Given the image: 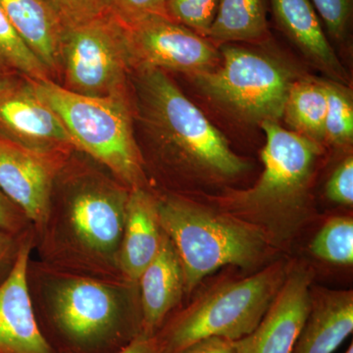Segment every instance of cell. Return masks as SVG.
<instances>
[{"mask_svg": "<svg viewBox=\"0 0 353 353\" xmlns=\"http://www.w3.org/2000/svg\"><path fill=\"white\" fill-rule=\"evenodd\" d=\"M134 71L139 117L158 145L213 175L234 176L246 170L248 163L166 72L150 67Z\"/></svg>", "mask_w": 353, "mask_h": 353, "instance_id": "1", "label": "cell"}, {"mask_svg": "<svg viewBox=\"0 0 353 353\" xmlns=\"http://www.w3.org/2000/svg\"><path fill=\"white\" fill-rule=\"evenodd\" d=\"M30 81L61 120L75 148L105 165L123 182L139 187L143 180V161L134 136L128 94L88 97L51 79Z\"/></svg>", "mask_w": 353, "mask_h": 353, "instance_id": "2", "label": "cell"}, {"mask_svg": "<svg viewBox=\"0 0 353 353\" xmlns=\"http://www.w3.org/2000/svg\"><path fill=\"white\" fill-rule=\"evenodd\" d=\"M157 211L182 265L188 290L227 265L248 266L261 250L256 232L188 202L164 199L157 202Z\"/></svg>", "mask_w": 353, "mask_h": 353, "instance_id": "3", "label": "cell"}, {"mask_svg": "<svg viewBox=\"0 0 353 353\" xmlns=\"http://www.w3.org/2000/svg\"><path fill=\"white\" fill-rule=\"evenodd\" d=\"M223 63L190 76L199 90L228 112L246 122L279 121L294 73L275 58L225 44Z\"/></svg>", "mask_w": 353, "mask_h": 353, "instance_id": "4", "label": "cell"}, {"mask_svg": "<svg viewBox=\"0 0 353 353\" xmlns=\"http://www.w3.org/2000/svg\"><path fill=\"white\" fill-rule=\"evenodd\" d=\"M282 285L280 269L223 285L190 309L172 326L163 353H176L209 336L238 341L259 326Z\"/></svg>", "mask_w": 353, "mask_h": 353, "instance_id": "5", "label": "cell"}, {"mask_svg": "<svg viewBox=\"0 0 353 353\" xmlns=\"http://www.w3.org/2000/svg\"><path fill=\"white\" fill-rule=\"evenodd\" d=\"M131 70L126 27L110 12L64 30L60 71L67 90L95 97L128 94Z\"/></svg>", "mask_w": 353, "mask_h": 353, "instance_id": "6", "label": "cell"}, {"mask_svg": "<svg viewBox=\"0 0 353 353\" xmlns=\"http://www.w3.org/2000/svg\"><path fill=\"white\" fill-rule=\"evenodd\" d=\"M260 125L266 136L261 154L263 173L254 187L233 196L236 208L248 210L279 209L296 201L321 152L319 143L288 131L277 121H264Z\"/></svg>", "mask_w": 353, "mask_h": 353, "instance_id": "7", "label": "cell"}, {"mask_svg": "<svg viewBox=\"0 0 353 353\" xmlns=\"http://www.w3.org/2000/svg\"><path fill=\"white\" fill-rule=\"evenodd\" d=\"M126 29L132 70L150 67L192 76L219 62L214 44L170 18H148Z\"/></svg>", "mask_w": 353, "mask_h": 353, "instance_id": "8", "label": "cell"}, {"mask_svg": "<svg viewBox=\"0 0 353 353\" xmlns=\"http://www.w3.org/2000/svg\"><path fill=\"white\" fill-rule=\"evenodd\" d=\"M57 166L54 155L32 150L0 132V189L30 219H48Z\"/></svg>", "mask_w": 353, "mask_h": 353, "instance_id": "9", "label": "cell"}, {"mask_svg": "<svg viewBox=\"0 0 353 353\" xmlns=\"http://www.w3.org/2000/svg\"><path fill=\"white\" fill-rule=\"evenodd\" d=\"M0 132L26 148L48 154L75 148L61 120L28 79L14 81L0 97Z\"/></svg>", "mask_w": 353, "mask_h": 353, "instance_id": "10", "label": "cell"}, {"mask_svg": "<svg viewBox=\"0 0 353 353\" xmlns=\"http://www.w3.org/2000/svg\"><path fill=\"white\" fill-rule=\"evenodd\" d=\"M54 317L70 340L88 345L115 331L120 321L119 303L105 285L90 279H77L58 289Z\"/></svg>", "mask_w": 353, "mask_h": 353, "instance_id": "11", "label": "cell"}, {"mask_svg": "<svg viewBox=\"0 0 353 353\" xmlns=\"http://www.w3.org/2000/svg\"><path fill=\"white\" fill-rule=\"evenodd\" d=\"M310 280L297 271L281 285L259 326L241 339V353H292L312 305Z\"/></svg>", "mask_w": 353, "mask_h": 353, "instance_id": "12", "label": "cell"}, {"mask_svg": "<svg viewBox=\"0 0 353 353\" xmlns=\"http://www.w3.org/2000/svg\"><path fill=\"white\" fill-rule=\"evenodd\" d=\"M30 245L19 246L0 284V353H54L39 328L28 287Z\"/></svg>", "mask_w": 353, "mask_h": 353, "instance_id": "13", "label": "cell"}, {"mask_svg": "<svg viewBox=\"0 0 353 353\" xmlns=\"http://www.w3.org/2000/svg\"><path fill=\"white\" fill-rule=\"evenodd\" d=\"M128 194L103 189L77 194L70 208V220L85 245L102 253L118 248L124 232Z\"/></svg>", "mask_w": 353, "mask_h": 353, "instance_id": "14", "label": "cell"}, {"mask_svg": "<svg viewBox=\"0 0 353 353\" xmlns=\"http://www.w3.org/2000/svg\"><path fill=\"white\" fill-rule=\"evenodd\" d=\"M279 27L301 52L336 83H347V72L329 43L310 0H270Z\"/></svg>", "mask_w": 353, "mask_h": 353, "instance_id": "15", "label": "cell"}, {"mask_svg": "<svg viewBox=\"0 0 353 353\" xmlns=\"http://www.w3.org/2000/svg\"><path fill=\"white\" fill-rule=\"evenodd\" d=\"M161 230L157 202L141 188H134L128 194L120 252L121 269L132 280H139L157 256Z\"/></svg>", "mask_w": 353, "mask_h": 353, "instance_id": "16", "label": "cell"}, {"mask_svg": "<svg viewBox=\"0 0 353 353\" xmlns=\"http://www.w3.org/2000/svg\"><path fill=\"white\" fill-rule=\"evenodd\" d=\"M139 280L143 303V334L152 336L178 303L185 287L182 265L166 234H163L157 256Z\"/></svg>", "mask_w": 353, "mask_h": 353, "instance_id": "17", "label": "cell"}, {"mask_svg": "<svg viewBox=\"0 0 353 353\" xmlns=\"http://www.w3.org/2000/svg\"><path fill=\"white\" fill-rule=\"evenodd\" d=\"M352 331V292H327L312 299L292 353H333Z\"/></svg>", "mask_w": 353, "mask_h": 353, "instance_id": "18", "label": "cell"}, {"mask_svg": "<svg viewBox=\"0 0 353 353\" xmlns=\"http://www.w3.org/2000/svg\"><path fill=\"white\" fill-rule=\"evenodd\" d=\"M11 24L51 74L60 72L64 29L46 0H0Z\"/></svg>", "mask_w": 353, "mask_h": 353, "instance_id": "19", "label": "cell"}, {"mask_svg": "<svg viewBox=\"0 0 353 353\" xmlns=\"http://www.w3.org/2000/svg\"><path fill=\"white\" fill-rule=\"evenodd\" d=\"M269 34L266 0H219L206 39L214 46L257 43Z\"/></svg>", "mask_w": 353, "mask_h": 353, "instance_id": "20", "label": "cell"}, {"mask_svg": "<svg viewBox=\"0 0 353 353\" xmlns=\"http://www.w3.org/2000/svg\"><path fill=\"white\" fill-rule=\"evenodd\" d=\"M326 113L325 81L303 79L292 83L285 101L283 117L294 131L320 143L324 139Z\"/></svg>", "mask_w": 353, "mask_h": 353, "instance_id": "21", "label": "cell"}, {"mask_svg": "<svg viewBox=\"0 0 353 353\" xmlns=\"http://www.w3.org/2000/svg\"><path fill=\"white\" fill-rule=\"evenodd\" d=\"M0 63L28 80L50 79L48 69L23 41L0 6Z\"/></svg>", "mask_w": 353, "mask_h": 353, "instance_id": "22", "label": "cell"}, {"mask_svg": "<svg viewBox=\"0 0 353 353\" xmlns=\"http://www.w3.org/2000/svg\"><path fill=\"white\" fill-rule=\"evenodd\" d=\"M311 252L318 259L334 264L353 262V221L348 217L330 219L316 234Z\"/></svg>", "mask_w": 353, "mask_h": 353, "instance_id": "23", "label": "cell"}, {"mask_svg": "<svg viewBox=\"0 0 353 353\" xmlns=\"http://www.w3.org/2000/svg\"><path fill=\"white\" fill-rule=\"evenodd\" d=\"M327 113L324 139L333 145L352 143L353 137V104L350 90L340 83L326 82Z\"/></svg>", "mask_w": 353, "mask_h": 353, "instance_id": "24", "label": "cell"}, {"mask_svg": "<svg viewBox=\"0 0 353 353\" xmlns=\"http://www.w3.org/2000/svg\"><path fill=\"white\" fill-rule=\"evenodd\" d=\"M219 0H166L169 18L206 39Z\"/></svg>", "mask_w": 353, "mask_h": 353, "instance_id": "25", "label": "cell"}, {"mask_svg": "<svg viewBox=\"0 0 353 353\" xmlns=\"http://www.w3.org/2000/svg\"><path fill=\"white\" fill-rule=\"evenodd\" d=\"M64 30L109 12L108 0H46Z\"/></svg>", "mask_w": 353, "mask_h": 353, "instance_id": "26", "label": "cell"}, {"mask_svg": "<svg viewBox=\"0 0 353 353\" xmlns=\"http://www.w3.org/2000/svg\"><path fill=\"white\" fill-rule=\"evenodd\" d=\"M108 8L125 27L148 18H169L166 0H108Z\"/></svg>", "mask_w": 353, "mask_h": 353, "instance_id": "27", "label": "cell"}, {"mask_svg": "<svg viewBox=\"0 0 353 353\" xmlns=\"http://www.w3.org/2000/svg\"><path fill=\"white\" fill-rule=\"evenodd\" d=\"M311 3L329 34L336 39H343L352 19V0H311Z\"/></svg>", "mask_w": 353, "mask_h": 353, "instance_id": "28", "label": "cell"}, {"mask_svg": "<svg viewBox=\"0 0 353 353\" xmlns=\"http://www.w3.org/2000/svg\"><path fill=\"white\" fill-rule=\"evenodd\" d=\"M326 196L341 205L353 203V159L347 157L339 165L326 185Z\"/></svg>", "mask_w": 353, "mask_h": 353, "instance_id": "29", "label": "cell"}, {"mask_svg": "<svg viewBox=\"0 0 353 353\" xmlns=\"http://www.w3.org/2000/svg\"><path fill=\"white\" fill-rule=\"evenodd\" d=\"M176 353H241L240 341L209 336L194 341Z\"/></svg>", "mask_w": 353, "mask_h": 353, "instance_id": "30", "label": "cell"}, {"mask_svg": "<svg viewBox=\"0 0 353 353\" xmlns=\"http://www.w3.org/2000/svg\"><path fill=\"white\" fill-rule=\"evenodd\" d=\"M18 250L19 246L14 234L0 230V284L12 268Z\"/></svg>", "mask_w": 353, "mask_h": 353, "instance_id": "31", "label": "cell"}, {"mask_svg": "<svg viewBox=\"0 0 353 353\" xmlns=\"http://www.w3.org/2000/svg\"><path fill=\"white\" fill-rule=\"evenodd\" d=\"M20 209L0 189V230L15 234L20 229Z\"/></svg>", "mask_w": 353, "mask_h": 353, "instance_id": "32", "label": "cell"}, {"mask_svg": "<svg viewBox=\"0 0 353 353\" xmlns=\"http://www.w3.org/2000/svg\"><path fill=\"white\" fill-rule=\"evenodd\" d=\"M119 353H163L160 341L154 336L141 334Z\"/></svg>", "mask_w": 353, "mask_h": 353, "instance_id": "33", "label": "cell"}, {"mask_svg": "<svg viewBox=\"0 0 353 353\" xmlns=\"http://www.w3.org/2000/svg\"><path fill=\"white\" fill-rule=\"evenodd\" d=\"M13 72L9 71L1 63H0V97L12 85L15 79L12 76Z\"/></svg>", "mask_w": 353, "mask_h": 353, "instance_id": "34", "label": "cell"}, {"mask_svg": "<svg viewBox=\"0 0 353 353\" xmlns=\"http://www.w3.org/2000/svg\"><path fill=\"white\" fill-rule=\"evenodd\" d=\"M345 353H353V345H350V347L347 348V352Z\"/></svg>", "mask_w": 353, "mask_h": 353, "instance_id": "35", "label": "cell"}]
</instances>
